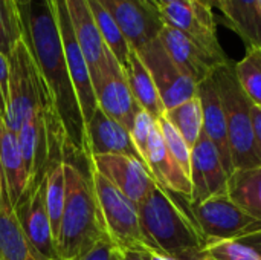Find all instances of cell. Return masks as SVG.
<instances>
[{"instance_id": "cell-22", "label": "cell", "mask_w": 261, "mask_h": 260, "mask_svg": "<svg viewBox=\"0 0 261 260\" xmlns=\"http://www.w3.org/2000/svg\"><path fill=\"white\" fill-rule=\"evenodd\" d=\"M0 260H44L26 239L3 182L0 190Z\"/></svg>"}, {"instance_id": "cell-26", "label": "cell", "mask_w": 261, "mask_h": 260, "mask_svg": "<svg viewBox=\"0 0 261 260\" xmlns=\"http://www.w3.org/2000/svg\"><path fill=\"white\" fill-rule=\"evenodd\" d=\"M164 116L193 149L203 132V113L197 95L170 110H165Z\"/></svg>"}, {"instance_id": "cell-27", "label": "cell", "mask_w": 261, "mask_h": 260, "mask_svg": "<svg viewBox=\"0 0 261 260\" xmlns=\"http://www.w3.org/2000/svg\"><path fill=\"white\" fill-rule=\"evenodd\" d=\"M87 2H89L95 25L101 34L102 41L110 49V52L115 55V58L119 61V64L124 67L127 63L128 54L132 51L130 44L127 43L119 26L116 25V21L113 20L110 12L102 6V3L99 0H87Z\"/></svg>"}, {"instance_id": "cell-39", "label": "cell", "mask_w": 261, "mask_h": 260, "mask_svg": "<svg viewBox=\"0 0 261 260\" xmlns=\"http://www.w3.org/2000/svg\"><path fill=\"white\" fill-rule=\"evenodd\" d=\"M142 253L145 254L147 260H174L168 257V256H165V254H161V253L154 251V250H147V251H142Z\"/></svg>"}, {"instance_id": "cell-43", "label": "cell", "mask_w": 261, "mask_h": 260, "mask_svg": "<svg viewBox=\"0 0 261 260\" xmlns=\"http://www.w3.org/2000/svg\"><path fill=\"white\" fill-rule=\"evenodd\" d=\"M52 260H80V259H66V257H55V259H52Z\"/></svg>"}, {"instance_id": "cell-38", "label": "cell", "mask_w": 261, "mask_h": 260, "mask_svg": "<svg viewBox=\"0 0 261 260\" xmlns=\"http://www.w3.org/2000/svg\"><path fill=\"white\" fill-rule=\"evenodd\" d=\"M121 260H147L142 251H122Z\"/></svg>"}, {"instance_id": "cell-13", "label": "cell", "mask_w": 261, "mask_h": 260, "mask_svg": "<svg viewBox=\"0 0 261 260\" xmlns=\"http://www.w3.org/2000/svg\"><path fill=\"white\" fill-rule=\"evenodd\" d=\"M110 12L133 51L159 37L164 21L151 0H99Z\"/></svg>"}, {"instance_id": "cell-40", "label": "cell", "mask_w": 261, "mask_h": 260, "mask_svg": "<svg viewBox=\"0 0 261 260\" xmlns=\"http://www.w3.org/2000/svg\"><path fill=\"white\" fill-rule=\"evenodd\" d=\"M199 2H202V3H205V5H208L210 8H216V9H219L220 12L223 11V0H199Z\"/></svg>"}, {"instance_id": "cell-8", "label": "cell", "mask_w": 261, "mask_h": 260, "mask_svg": "<svg viewBox=\"0 0 261 260\" xmlns=\"http://www.w3.org/2000/svg\"><path fill=\"white\" fill-rule=\"evenodd\" d=\"M158 8L164 25L185 34L220 64L229 61L219 43L217 18L213 8L199 0H173Z\"/></svg>"}, {"instance_id": "cell-2", "label": "cell", "mask_w": 261, "mask_h": 260, "mask_svg": "<svg viewBox=\"0 0 261 260\" xmlns=\"http://www.w3.org/2000/svg\"><path fill=\"white\" fill-rule=\"evenodd\" d=\"M66 202L57 236V253L66 259H81L98 242L109 239L89 172L64 161ZM110 241V239H109Z\"/></svg>"}, {"instance_id": "cell-44", "label": "cell", "mask_w": 261, "mask_h": 260, "mask_svg": "<svg viewBox=\"0 0 261 260\" xmlns=\"http://www.w3.org/2000/svg\"><path fill=\"white\" fill-rule=\"evenodd\" d=\"M17 2H18V5H20V6H23V5H24V3H28L29 0H17Z\"/></svg>"}, {"instance_id": "cell-12", "label": "cell", "mask_w": 261, "mask_h": 260, "mask_svg": "<svg viewBox=\"0 0 261 260\" xmlns=\"http://www.w3.org/2000/svg\"><path fill=\"white\" fill-rule=\"evenodd\" d=\"M86 162L139 205L158 185L144 161L125 155L87 156Z\"/></svg>"}, {"instance_id": "cell-46", "label": "cell", "mask_w": 261, "mask_h": 260, "mask_svg": "<svg viewBox=\"0 0 261 260\" xmlns=\"http://www.w3.org/2000/svg\"><path fill=\"white\" fill-rule=\"evenodd\" d=\"M258 3H260V9H261V0H258Z\"/></svg>"}, {"instance_id": "cell-45", "label": "cell", "mask_w": 261, "mask_h": 260, "mask_svg": "<svg viewBox=\"0 0 261 260\" xmlns=\"http://www.w3.org/2000/svg\"><path fill=\"white\" fill-rule=\"evenodd\" d=\"M0 190H2V179H0Z\"/></svg>"}, {"instance_id": "cell-35", "label": "cell", "mask_w": 261, "mask_h": 260, "mask_svg": "<svg viewBox=\"0 0 261 260\" xmlns=\"http://www.w3.org/2000/svg\"><path fill=\"white\" fill-rule=\"evenodd\" d=\"M8 81H9V63H8V57L0 52V116H5V113H6Z\"/></svg>"}, {"instance_id": "cell-23", "label": "cell", "mask_w": 261, "mask_h": 260, "mask_svg": "<svg viewBox=\"0 0 261 260\" xmlns=\"http://www.w3.org/2000/svg\"><path fill=\"white\" fill-rule=\"evenodd\" d=\"M124 72H125L132 95H133L135 101L138 103V106L141 109H144L147 113H150L156 121L161 116H164L165 107L162 104V100L156 89V84H154L147 66L144 64V61L141 60L138 52L133 49L128 54L127 63L124 66Z\"/></svg>"}, {"instance_id": "cell-42", "label": "cell", "mask_w": 261, "mask_h": 260, "mask_svg": "<svg viewBox=\"0 0 261 260\" xmlns=\"http://www.w3.org/2000/svg\"><path fill=\"white\" fill-rule=\"evenodd\" d=\"M184 260H205L203 257H202V254L200 256H193V257H187V259Z\"/></svg>"}, {"instance_id": "cell-18", "label": "cell", "mask_w": 261, "mask_h": 260, "mask_svg": "<svg viewBox=\"0 0 261 260\" xmlns=\"http://www.w3.org/2000/svg\"><path fill=\"white\" fill-rule=\"evenodd\" d=\"M145 166L148 167L158 185L180 198H191V179L167 149L161 130L158 127V121L148 141Z\"/></svg>"}, {"instance_id": "cell-9", "label": "cell", "mask_w": 261, "mask_h": 260, "mask_svg": "<svg viewBox=\"0 0 261 260\" xmlns=\"http://www.w3.org/2000/svg\"><path fill=\"white\" fill-rule=\"evenodd\" d=\"M136 52L147 66L165 110H170L197 95V84L176 66L159 37Z\"/></svg>"}, {"instance_id": "cell-10", "label": "cell", "mask_w": 261, "mask_h": 260, "mask_svg": "<svg viewBox=\"0 0 261 260\" xmlns=\"http://www.w3.org/2000/svg\"><path fill=\"white\" fill-rule=\"evenodd\" d=\"M92 83L98 107L130 132L133 120L141 107L132 95L124 67L112 52Z\"/></svg>"}, {"instance_id": "cell-15", "label": "cell", "mask_w": 261, "mask_h": 260, "mask_svg": "<svg viewBox=\"0 0 261 260\" xmlns=\"http://www.w3.org/2000/svg\"><path fill=\"white\" fill-rule=\"evenodd\" d=\"M43 188L44 181L20 199V202L14 207V213L34 250L44 260H52L58 257V253L44 205Z\"/></svg>"}, {"instance_id": "cell-16", "label": "cell", "mask_w": 261, "mask_h": 260, "mask_svg": "<svg viewBox=\"0 0 261 260\" xmlns=\"http://www.w3.org/2000/svg\"><path fill=\"white\" fill-rule=\"evenodd\" d=\"M159 40L171 60L176 63V66L196 84L202 83L205 78L213 75V72L219 66H222L185 34L168 25L162 26L159 32Z\"/></svg>"}, {"instance_id": "cell-24", "label": "cell", "mask_w": 261, "mask_h": 260, "mask_svg": "<svg viewBox=\"0 0 261 260\" xmlns=\"http://www.w3.org/2000/svg\"><path fill=\"white\" fill-rule=\"evenodd\" d=\"M223 23L228 25L246 48H261V9L258 0H223Z\"/></svg>"}, {"instance_id": "cell-6", "label": "cell", "mask_w": 261, "mask_h": 260, "mask_svg": "<svg viewBox=\"0 0 261 260\" xmlns=\"http://www.w3.org/2000/svg\"><path fill=\"white\" fill-rule=\"evenodd\" d=\"M87 172L98 201L102 225L110 242L121 251L151 250L141 228L138 205L89 164Z\"/></svg>"}, {"instance_id": "cell-41", "label": "cell", "mask_w": 261, "mask_h": 260, "mask_svg": "<svg viewBox=\"0 0 261 260\" xmlns=\"http://www.w3.org/2000/svg\"><path fill=\"white\" fill-rule=\"evenodd\" d=\"M158 6H161V5H164V3H168V2H173V0H153Z\"/></svg>"}, {"instance_id": "cell-21", "label": "cell", "mask_w": 261, "mask_h": 260, "mask_svg": "<svg viewBox=\"0 0 261 260\" xmlns=\"http://www.w3.org/2000/svg\"><path fill=\"white\" fill-rule=\"evenodd\" d=\"M0 178L12 208L29 192V175L17 135L0 116Z\"/></svg>"}, {"instance_id": "cell-33", "label": "cell", "mask_w": 261, "mask_h": 260, "mask_svg": "<svg viewBox=\"0 0 261 260\" xmlns=\"http://www.w3.org/2000/svg\"><path fill=\"white\" fill-rule=\"evenodd\" d=\"M154 126H156V120L150 113H147L144 109H139L133 120V124L130 129V136H132V141L144 162H145V155H147V149H148V141H150Z\"/></svg>"}, {"instance_id": "cell-7", "label": "cell", "mask_w": 261, "mask_h": 260, "mask_svg": "<svg viewBox=\"0 0 261 260\" xmlns=\"http://www.w3.org/2000/svg\"><path fill=\"white\" fill-rule=\"evenodd\" d=\"M185 208L194 221L205 247L239 241L261 231L260 221L245 213L228 195L216 196L203 202H188L185 199Z\"/></svg>"}, {"instance_id": "cell-29", "label": "cell", "mask_w": 261, "mask_h": 260, "mask_svg": "<svg viewBox=\"0 0 261 260\" xmlns=\"http://www.w3.org/2000/svg\"><path fill=\"white\" fill-rule=\"evenodd\" d=\"M24 38V20L17 0H0V52L6 57Z\"/></svg>"}, {"instance_id": "cell-36", "label": "cell", "mask_w": 261, "mask_h": 260, "mask_svg": "<svg viewBox=\"0 0 261 260\" xmlns=\"http://www.w3.org/2000/svg\"><path fill=\"white\" fill-rule=\"evenodd\" d=\"M251 115H252V126H254V139L257 155L261 161V107L251 103Z\"/></svg>"}, {"instance_id": "cell-20", "label": "cell", "mask_w": 261, "mask_h": 260, "mask_svg": "<svg viewBox=\"0 0 261 260\" xmlns=\"http://www.w3.org/2000/svg\"><path fill=\"white\" fill-rule=\"evenodd\" d=\"M66 9L76 35V40L81 46L84 58L87 61L92 80L98 75L104 66L110 49L101 38V34L95 25L90 6L87 0H64Z\"/></svg>"}, {"instance_id": "cell-17", "label": "cell", "mask_w": 261, "mask_h": 260, "mask_svg": "<svg viewBox=\"0 0 261 260\" xmlns=\"http://www.w3.org/2000/svg\"><path fill=\"white\" fill-rule=\"evenodd\" d=\"M86 158L98 155H125L142 161L132 141L130 132L118 121L107 116L99 107L86 123Z\"/></svg>"}, {"instance_id": "cell-34", "label": "cell", "mask_w": 261, "mask_h": 260, "mask_svg": "<svg viewBox=\"0 0 261 260\" xmlns=\"http://www.w3.org/2000/svg\"><path fill=\"white\" fill-rule=\"evenodd\" d=\"M122 251L113 245L109 239L98 242L90 251H87L80 260H121Z\"/></svg>"}, {"instance_id": "cell-37", "label": "cell", "mask_w": 261, "mask_h": 260, "mask_svg": "<svg viewBox=\"0 0 261 260\" xmlns=\"http://www.w3.org/2000/svg\"><path fill=\"white\" fill-rule=\"evenodd\" d=\"M239 242L249 247L251 250H254L257 254L261 256V231H257V233L249 234V236H245V238L239 239Z\"/></svg>"}, {"instance_id": "cell-5", "label": "cell", "mask_w": 261, "mask_h": 260, "mask_svg": "<svg viewBox=\"0 0 261 260\" xmlns=\"http://www.w3.org/2000/svg\"><path fill=\"white\" fill-rule=\"evenodd\" d=\"M234 66L236 61L229 60L228 63L219 66L213 72V77L216 80L225 112L231 161L236 172L261 167V161L255 149L251 100L243 92Z\"/></svg>"}, {"instance_id": "cell-28", "label": "cell", "mask_w": 261, "mask_h": 260, "mask_svg": "<svg viewBox=\"0 0 261 260\" xmlns=\"http://www.w3.org/2000/svg\"><path fill=\"white\" fill-rule=\"evenodd\" d=\"M44 205L46 211L49 216L50 228L55 238L57 244V236L60 231L61 225V218L64 211V202H66V175H64V161L57 164L44 178Z\"/></svg>"}, {"instance_id": "cell-47", "label": "cell", "mask_w": 261, "mask_h": 260, "mask_svg": "<svg viewBox=\"0 0 261 260\" xmlns=\"http://www.w3.org/2000/svg\"><path fill=\"white\" fill-rule=\"evenodd\" d=\"M151 2H153V0H151ZM153 3H154V2H153ZM154 5H156V3H154Z\"/></svg>"}, {"instance_id": "cell-32", "label": "cell", "mask_w": 261, "mask_h": 260, "mask_svg": "<svg viewBox=\"0 0 261 260\" xmlns=\"http://www.w3.org/2000/svg\"><path fill=\"white\" fill-rule=\"evenodd\" d=\"M202 257L205 260H261L260 254H257L249 247L240 244L239 241L208 245L203 248Z\"/></svg>"}, {"instance_id": "cell-11", "label": "cell", "mask_w": 261, "mask_h": 260, "mask_svg": "<svg viewBox=\"0 0 261 260\" xmlns=\"http://www.w3.org/2000/svg\"><path fill=\"white\" fill-rule=\"evenodd\" d=\"M52 6H54V12H55L57 26H58L60 37H61L64 55L67 60L70 80H72L73 89L76 92L78 103H80L84 124H86L92 118L95 110L98 109L90 70H89L87 61L84 58V54L81 51V46L76 40V35L73 32L64 0H52Z\"/></svg>"}, {"instance_id": "cell-19", "label": "cell", "mask_w": 261, "mask_h": 260, "mask_svg": "<svg viewBox=\"0 0 261 260\" xmlns=\"http://www.w3.org/2000/svg\"><path fill=\"white\" fill-rule=\"evenodd\" d=\"M197 98L202 106L203 113V133L217 149L220 159L225 166L228 175L234 173L229 143H228V132H226V120L225 112L220 100V93L213 75L205 78L202 83L197 84Z\"/></svg>"}, {"instance_id": "cell-3", "label": "cell", "mask_w": 261, "mask_h": 260, "mask_svg": "<svg viewBox=\"0 0 261 260\" xmlns=\"http://www.w3.org/2000/svg\"><path fill=\"white\" fill-rule=\"evenodd\" d=\"M142 233L151 250L174 260L200 256L205 245L203 239L188 215L173 193L161 185L138 205Z\"/></svg>"}, {"instance_id": "cell-1", "label": "cell", "mask_w": 261, "mask_h": 260, "mask_svg": "<svg viewBox=\"0 0 261 260\" xmlns=\"http://www.w3.org/2000/svg\"><path fill=\"white\" fill-rule=\"evenodd\" d=\"M24 41L47 86L61 123L67 153L86 159V124L73 89L52 0H29L21 6Z\"/></svg>"}, {"instance_id": "cell-25", "label": "cell", "mask_w": 261, "mask_h": 260, "mask_svg": "<svg viewBox=\"0 0 261 260\" xmlns=\"http://www.w3.org/2000/svg\"><path fill=\"white\" fill-rule=\"evenodd\" d=\"M228 196L245 213L261 222V167L236 170L229 175Z\"/></svg>"}, {"instance_id": "cell-31", "label": "cell", "mask_w": 261, "mask_h": 260, "mask_svg": "<svg viewBox=\"0 0 261 260\" xmlns=\"http://www.w3.org/2000/svg\"><path fill=\"white\" fill-rule=\"evenodd\" d=\"M158 127L161 130V135L164 138V143L173 158L177 161V164L182 167V170L188 175L190 178V170H191V147L185 143V139L180 136V133L167 121L165 116H161L158 120Z\"/></svg>"}, {"instance_id": "cell-4", "label": "cell", "mask_w": 261, "mask_h": 260, "mask_svg": "<svg viewBox=\"0 0 261 260\" xmlns=\"http://www.w3.org/2000/svg\"><path fill=\"white\" fill-rule=\"evenodd\" d=\"M8 63V101L3 116L6 126L17 133L21 124L31 118H58L47 86L24 38L15 44Z\"/></svg>"}, {"instance_id": "cell-14", "label": "cell", "mask_w": 261, "mask_h": 260, "mask_svg": "<svg viewBox=\"0 0 261 260\" xmlns=\"http://www.w3.org/2000/svg\"><path fill=\"white\" fill-rule=\"evenodd\" d=\"M191 198L188 202H203L216 196L228 195L229 175L220 155L208 136L202 132L191 149Z\"/></svg>"}, {"instance_id": "cell-30", "label": "cell", "mask_w": 261, "mask_h": 260, "mask_svg": "<svg viewBox=\"0 0 261 260\" xmlns=\"http://www.w3.org/2000/svg\"><path fill=\"white\" fill-rule=\"evenodd\" d=\"M234 69L246 97L261 107V48H246V55L236 61Z\"/></svg>"}]
</instances>
